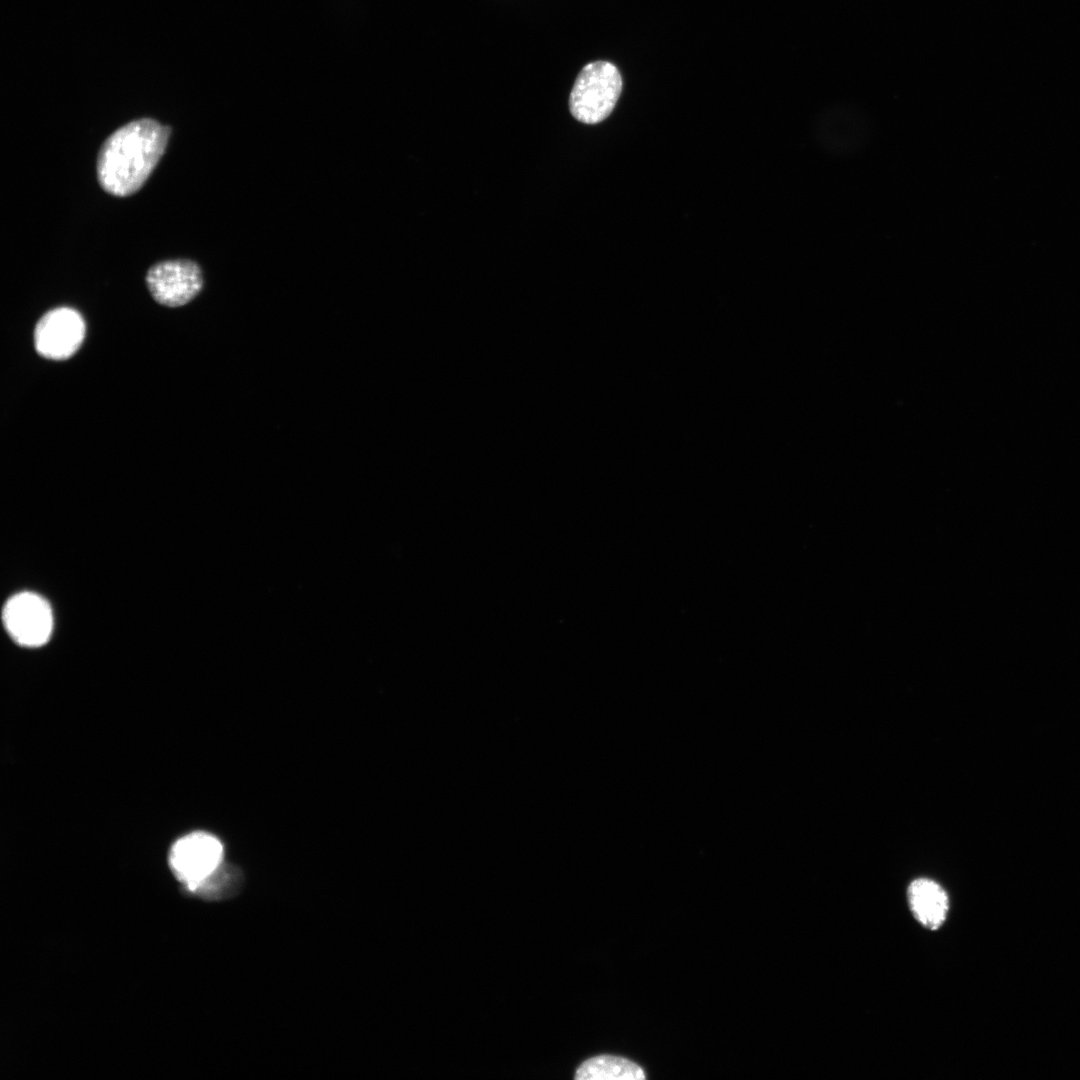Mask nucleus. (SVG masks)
Listing matches in <instances>:
<instances>
[{"label": "nucleus", "instance_id": "f257e3e1", "mask_svg": "<svg viewBox=\"0 0 1080 1080\" xmlns=\"http://www.w3.org/2000/svg\"><path fill=\"white\" fill-rule=\"evenodd\" d=\"M169 135V127L149 118L118 128L98 153L96 170L101 187L118 197L137 192L163 155Z\"/></svg>", "mask_w": 1080, "mask_h": 1080}, {"label": "nucleus", "instance_id": "f03ea898", "mask_svg": "<svg viewBox=\"0 0 1080 1080\" xmlns=\"http://www.w3.org/2000/svg\"><path fill=\"white\" fill-rule=\"evenodd\" d=\"M622 76L608 61H594L579 72L569 97L573 117L585 124H597L613 111L622 91Z\"/></svg>", "mask_w": 1080, "mask_h": 1080}, {"label": "nucleus", "instance_id": "7ed1b4c3", "mask_svg": "<svg viewBox=\"0 0 1080 1080\" xmlns=\"http://www.w3.org/2000/svg\"><path fill=\"white\" fill-rule=\"evenodd\" d=\"M224 862L221 841L208 832L195 831L178 838L168 852V864L184 893H189Z\"/></svg>", "mask_w": 1080, "mask_h": 1080}, {"label": "nucleus", "instance_id": "20e7f679", "mask_svg": "<svg viewBox=\"0 0 1080 1080\" xmlns=\"http://www.w3.org/2000/svg\"><path fill=\"white\" fill-rule=\"evenodd\" d=\"M2 619L10 636L23 646H41L52 632L51 608L35 593L22 592L12 596L3 608Z\"/></svg>", "mask_w": 1080, "mask_h": 1080}, {"label": "nucleus", "instance_id": "39448f33", "mask_svg": "<svg viewBox=\"0 0 1080 1080\" xmlns=\"http://www.w3.org/2000/svg\"><path fill=\"white\" fill-rule=\"evenodd\" d=\"M146 284L156 302L178 307L200 292L203 276L200 267L191 260H166L150 267Z\"/></svg>", "mask_w": 1080, "mask_h": 1080}, {"label": "nucleus", "instance_id": "423d86ee", "mask_svg": "<svg viewBox=\"0 0 1080 1080\" xmlns=\"http://www.w3.org/2000/svg\"><path fill=\"white\" fill-rule=\"evenodd\" d=\"M85 323L81 315L68 307L55 308L44 314L35 326L34 344L44 358L64 360L81 346Z\"/></svg>", "mask_w": 1080, "mask_h": 1080}, {"label": "nucleus", "instance_id": "0eeeda50", "mask_svg": "<svg viewBox=\"0 0 1080 1080\" xmlns=\"http://www.w3.org/2000/svg\"><path fill=\"white\" fill-rule=\"evenodd\" d=\"M907 898L914 917L924 927L937 929L945 921L948 896L935 881L926 878L914 880L908 887Z\"/></svg>", "mask_w": 1080, "mask_h": 1080}, {"label": "nucleus", "instance_id": "6e6552de", "mask_svg": "<svg viewBox=\"0 0 1080 1080\" xmlns=\"http://www.w3.org/2000/svg\"><path fill=\"white\" fill-rule=\"evenodd\" d=\"M644 1071L636 1063L613 1055H599L584 1061L576 1070L577 1080H639Z\"/></svg>", "mask_w": 1080, "mask_h": 1080}, {"label": "nucleus", "instance_id": "1a4fd4ad", "mask_svg": "<svg viewBox=\"0 0 1080 1080\" xmlns=\"http://www.w3.org/2000/svg\"><path fill=\"white\" fill-rule=\"evenodd\" d=\"M243 882L241 870L237 866L223 862L217 870L187 894L207 901L226 900L240 892Z\"/></svg>", "mask_w": 1080, "mask_h": 1080}]
</instances>
